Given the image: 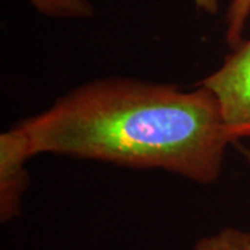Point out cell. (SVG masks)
I'll return each mask as SVG.
<instances>
[{
	"label": "cell",
	"mask_w": 250,
	"mask_h": 250,
	"mask_svg": "<svg viewBox=\"0 0 250 250\" xmlns=\"http://www.w3.org/2000/svg\"><path fill=\"white\" fill-rule=\"evenodd\" d=\"M34 156L54 154L214 184L233 143L202 85L108 77L86 82L20 121Z\"/></svg>",
	"instance_id": "obj_1"
},
{
	"label": "cell",
	"mask_w": 250,
	"mask_h": 250,
	"mask_svg": "<svg viewBox=\"0 0 250 250\" xmlns=\"http://www.w3.org/2000/svg\"><path fill=\"white\" fill-rule=\"evenodd\" d=\"M197 85L213 93L233 143L250 139V39H243L224 57L221 65Z\"/></svg>",
	"instance_id": "obj_2"
},
{
	"label": "cell",
	"mask_w": 250,
	"mask_h": 250,
	"mask_svg": "<svg viewBox=\"0 0 250 250\" xmlns=\"http://www.w3.org/2000/svg\"><path fill=\"white\" fill-rule=\"evenodd\" d=\"M34 157L27 136L16 125L0 134V221L11 223L21 214L29 188L28 160Z\"/></svg>",
	"instance_id": "obj_3"
},
{
	"label": "cell",
	"mask_w": 250,
	"mask_h": 250,
	"mask_svg": "<svg viewBox=\"0 0 250 250\" xmlns=\"http://www.w3.org/2000/svg\"><path fill=\"white\" fill-rule=\"evenodd\" d=\"M36 11L53 18L88 20L95 16L90 0H28Z\"/></svg>",
	"instance_id": "obj_4"
},
{
	"label": "cell",
	"mask_w": 250,
	"mask_h": 250,
	"mask_svg": "<svg viewBox=\"0 0 250 250\" xmlns=\"http://www.w3.org/2000/svg\"><path fill=\"white\" fill-rule=\"evenodd\" d=\"M193 250H250V231L225 227L197 239Z\"/></svg>",
	"instance_id": "obj_5"
},
{
	"label": "cell",
	"mask_w": 250,
	"mask_h": 250,
	"mask_svg": "<svg viewBox=\"0 0 250 250\" xmlns=\"http://www.w3.org/2000/svg\"><path fill=\"white\" fill-rule=\"evenodd\" d=\"M250 18V0H232L225 17V39L231 50L243 42V31Z\"/></svg>",
	"instance_id": "obj_6"
},
{
	"label": "cell",
	"mask_w": 250,
	"mask_h": 250,
	"mask_svg": "<svg viewBox=\"0 0 250 250\" xmlns=\"http://www.w3.org/2000/svg\"><path fill=\"white\" fill-rule=\"evenodd\" d=\"M193 3L197 10L210 16H214L220 10V0H193Z\"/></svg>",
	"instance_id": "obj_7"
},
{
	"label": "cell",
	"mask_w": 250,
	"mask_h": 250,
	"mask_svg": "<svg viewBox=\"0 0 250 250\" xmlns=\"http://www.w3.org/2000/svg\"><path fill=\"white\" fill-rule=\"evenodd\" d=\"M246 156H248V159H249L250 161V152H246Z\"/></svg>",
	"instance_id": "obj_8"
}]
</instances>
